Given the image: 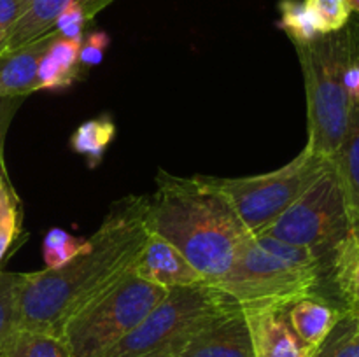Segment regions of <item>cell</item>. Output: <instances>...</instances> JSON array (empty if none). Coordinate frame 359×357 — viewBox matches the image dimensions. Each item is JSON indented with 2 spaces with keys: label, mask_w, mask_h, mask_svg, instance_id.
<instances>
[{
  "label": "cell",
  "mask_w": 359,
  "mask_h": 357,
  "mask_svg": "<svg viewBox=\"0 0 359 357\" xmlns=\"http://www.w3.org/2000/svg\"><path fill=\"white\" fill-rule=\"evenodd\" d=\"M146 210V196H128L114 203L90 237V248L84 254L58 270L25 273L20 329L51 332L62 338L70 315L132 272L149 237Z\"/></svg>",
  "instance_id": "obj_1"
},
{
  "label": "cell",
  "mask_w": 359,
  "mask_h": 357,
  "mask_svg": "<svg viewBox=\"0 0 359 357\" xmlns=\"http://www.w3.org/2000/svg\"><path fill=\"white\" fill-rule=\"evenodd\" d=\"M149 233L174 245L212 286L233 266L252 233L210 177H177L160 170L156 192L147 198Z\"/></svg>",
  "instance_id": "obj_2"
},
{
  "label": "cell",
  "mask_w": 359,
  "mask_h": 357,
  "mask_svg": "<svg viewBox=\"0 0 359 357\" xmlns=\"http://www.w3.org/2000/svg\"><path fill=\"white\" fill-rule=\"evenodd\" d=\"M321 258L266 234H251L230 272L212 284L241 308H287L314 294Z\"/></svg>",
  "instance_id": "obj_3"
},
{
  "label": "cell",
  "mask_w": 359,
  "mask_h": 357,
  "mask_svg": "<svg viewBox=\"0 0 359 357\" xmlns=\"http://www.w3.org/2000/svg\"><path fill=\"white\" fill-rule=\"evenodd\" d=\"M307 98V149L333 161L346 136L351 102L344 70L354 52L349 35L328 34L307 46H297Z\"/></svg>",
  "instance_id": "obj_4"
},
{
  "label": "cell",
  "mask_w": 359,
  "mask_h": 357,
  "mask_svg": "<svg viewBox=\"0 0 359 357\" xmlns=\"http://www.w3.org/2000/svg\"><path fill=\"white\" fill-rule=\"evenodd\" d=\"M238 307L209 284L172 287L146 318L100 357H174L217 317Z\"/></svg>",
  "instance_id": "obj_5"
},
{
  "label": "cell",
  "mask_w": 359,
  "mask_h": 357,
  "mask_svg": "<svg viewBox=\"0 0 359 357\" xmlns=\"http://www.w3.org/2000/svg\"><path fill=\"white\" fill-rule=\"evenodd\" d=\"M168 289L128 272L70 315L62 340L70 357H100L135 329Z\"/></svg>",
  "instance_id": "obj_6"
},
{
  "label": "cell",
  "mask_w": 359,
  "mask_h": 357,
  "mask_svg": "<svg viewBox=\"0 0 359 357\" xmlns=\"http://www.w3.org/2000/svg\"><path fill=\"white\" fill-rule=\"evenodd\" d=\"M332 164L333 161L316 156L305 147L293 161L269 174L237 178L210 177V182L230 202L249 233L258 234Z\"/></svg>",
  "instance_id": "obj_7"
},
{
  "label": "cell",
  "mask_w": 359,
  "mask_h": 357,
  "mask_svg": "<svg viewBox=\"0 0 359 357\" xmlns=\"http://www.w3.org/2000/svg\"><path fill=\"white\" fill-rule=\"evenodd\" d=\"M351 230L346 198L335 167H330L262 233L305 247L323 258Z\"/></svg>",
  "instance_id": "obj_8"
},
{
  "label": "cell",
  "mask_w": 359,
  "mask_h": 357,
  "mask_svg": "<svg viewBox=\"0 0 359 357\" xmlns=\"http://www.w3.org/2000/svg\"><path fill=\"white\" fill-rule=\"evenodd\" d=\"M174 357H255L251 331L241 307L196 332Z\"/></svg>",
  "instance_id": "obj_9"
},
{
  "label": "cell",
  "mask_w": 359,
  "mask_h": 357,
  "mask_svg": "<svg viewBox=\"0 0 359 357\" xmlns=\"http://www.w3.org/2000/svg\"><path fill=\"white\" fill-rule=\"evenodd\" d=\"M244 315L255 357H314L318 352L293 331L287 321V308H248Z\"/></svg>",
  "instance_id": "obj_10"
},
{
  "label": "cell",
  "mask_w": 359,
  "mask_h": 357,
  "mask_svg": "<svg viewBox=\"0 0 359 357\" xmlns=\"http://www.w3.org/2000/svg\"><path fill=\"white\" fill-rule=\"evenodd\" d=\"M132 273L165 289L205 284L198 270L193 268L174 245L154 233L147 237Z\"/></svg>",
  "instance_id": "obj_11"
},
{
  "label": "cell",
  "mask_w": 359,
  "mask_h": 357,
  "mask_svg": "<svg viewBox=\"0 0 359 357\" xmlns=\"http://www.w3.org/2000/svg\"><path fill=\"white\" fill-rule=\"evenodd\" d=\"M114 2L116 0H30V6L23 16L13 27L7 28L4 52L23 48L55 31L56 18L69 7H81L91 21L98 13Z\"/></svg>",
  "instance_id": "obj_12"
},
{
  "label": "cell",
  "mask_w": 359,
  "mask_h": 357,
  "mask_svg": "<svg viewBox=\"0 0 359 357\" xmlns=\"http://www.w3.org/2000/svg\"><path fill=\"white\" fill-rule=\"evenodd\" d=\"M58 31L0 55V98H27L37 86V69Z\"/></svg>",
  "instance_id": "obj_13"
},
{
  "label": "cell",
  "mask_w": 359,
  "mask_h": 357,
  "mask_svg": "<svg viewBox=\"0 0 359 357\" xmlns=\"http://www.w3.org/2000/svg\"><path fill=\"white\" fill-rule=\"evenodd\" d=\"M344 312L346 310H339L323 298L311 294L287 307V321L305 345L318 350L344 317Z\"/></svg>",
  "instance_id": "obj_14"
},
{
  "label": "cell",
  "mask_w": 359,
  "mask_h": 357,
  "mask_svg": "<svg viewBox=\"0 0 359 357\" xmlns=\"http://www.w3.org/2000/svg\"><path fill=\"white\" fill-rule=\"evenodd\" d=\"M333 167L342 186L351 227L359 230V102H353L349 126Z\"/></svg>",
  "instance_id": "obj_15"
},
{
  "label": "cell",
  "mask_w": 359,
  "mask_h": 357,
  "mask_svg": "<svg viewBox=\"0 0 359 357\" xmlns=\"http://www.w3.org/2000/svg\"><path fill=\"white\" fill-rule=\"evenodd\" d=\"M79 48L81 42L56 35L39 63L35 91H60L72 86L81 74Z\"/></svg>",
  "instance_id": "obj_16"
},
{
  "label": "cell",
  "mask_w": 359,
  "mask_h": 357,
  "mask_svg": "<svg viewBox=\"0 0 359 357\" xmlns=\"http://www.w3.org/2000/svg\"><path fill=\"white\" fill-rule=\"evenodd\" d=\"M330 254L337 290L347 308L359 307V230L351 227Z\"/></svg>",
  "instance_id": "obj_17"
},
{
  "label": "cell",
  "mask_w": 359,
  "mask_h": 357,
  "mask_svg": "<svg viewBox=\"0 0 359 357\" xmlns=\"http://www.w3.org/2000/svg\"><path fill=\"white\" fill-rule=\"evenodd\" d=\"M116 136V125L109 114L81 122L70 136V147L88 161V167L97 168L104 160L109 146Z\"/></svg>",
  "instance_id": "obj_18"
},
{
  "label": "cell",
  "mask_w": 359,
  "mask_h": 357,
  "mask_svg": "<svg viewBox=\"0 0 359 357\" xmlns=\"http://www.w3.org/2000/svg\"><path fill=\"white\" fill-rule=\"evenodd\" d=\"M0 357H70V352L60 336L18 329L0 346Z\"/></svg>",
  "instance_id": "obj_19"
},
{
  "label": "cell",
  "mask_w": 359,
  "mask_h": 357,
  "mask_svg": "<svg viewBox=\"0 0 359 357\" xmlns=\"http://www.w3.org/2000/svg\"><path fill=\"white\" fill-rule=\"evenodd\" d=\"M279 10V28L286 31L294 48L312 44L325 35L305 0H280Z\"/></svg>",
  "instance_id": "obj_20"
},
{
  "label": "cell",
  "mask_w": 359,
  "mask_h": 357,
  "mask_svg": "<svg viewBox=\"0 0 359 357\" xmlns=\"http://www.w3.org/2000/svg\"><path fill=\"white\" fill-rule=\"evenodd\" d=\"M90 248V238H77L62 227H51L42 240L46 268L58 270Z\"/></svg>",
  "instance_id": "obj_21"
},
{
  "label": "cell",
  "mask_w": 359,
  "mask_h": 357,
  "mask_svg": "<svg viewBox=\"0 0 359 357\" xmlns=\"http://www.w3.org/2000/svg\"><path fill=\"white\" fill-rule=\"evenodd\" d=\"M25 273L0 272V346L20 329V298Z\"/></svg>",
  "instance_id": "obj_22"
},
{
  "label": "cell",
  "mask_w": 359,
  "mask_h": 357,
  "mask_svg": "<svg viewBox=\"0 0 359 357\" xmlns=\"http://www.w3.org/2000/svg\"><path fill=\"white\" fill-rule=\"evenodd\" d=\"M314 357H359V332L349 312H344V317L323 342Z\"/></svg>",
  "instance_id": "obj_23"
},
{
  "label": "cell",
  "mask_w": 359,
  "mask_h": 357,
  "mask_svg": "<svg viewBox=\"0 0 359 357\" xmlns=\"http://www.w3.org/2000/svg\"><path fill=\"white\" fill-rule=\"evenodd\" d=\"M20 234V206L9 181L0 182V262Z\"/></svg>",
  "instance_id": "obj_24"
},
{
  "label": "cell",
  "mask_w": 359,
  "mask_h": 357,
  "mask_svg": "<svg viewBox=\"0 0 359 357\" xmlns=\"http://www.w3.org/2000/svg\"><path fill=\"white\" fill-rule=\"evenodd\" d=\"M305 4L316 16L325 35L342 31L353 13L349 0H305Z\"/></svg>",
  "instance_id": "obj_25"
},
{
  "label": "cell",
  "mask_w": 359,
  "mask_h": 357,
  "mask_svg": "<svg viewBox=\"0 0 359 357\" xmlns=\"http://www.w3.org/2000/svg\"><path fill=\"white\" fill-rule=\"evenodd\" d=\"M111 44V37L105 31L97 30L88 34L83 38L79 48V66L81 69H91L98 66L104 62L105 51Z\"/></svg>",
  "instance_id": "obj_26"
},
{
  "label": "cell",
  "mask_w": 359,
  "mask_h": 357,
  "mask_svg": "<svg viewBox=\"0 0 359 357\" xmlns=\"http://www.w3.org/2000/svg\"><path fill=\"white\" fill-rule=\"evenodd\" d=\"M88 16L81 7H69V9L63 10L55 21V30L58 31L60 37L70 38V41L83 42L84 38V27L88 23Z\"/></svg>",
  "instance_id": "obj_27"
},
{
  "label": "cell",
  "mask_w": 359,
  "mask_h": 357,
  "mask_svg": "<svg viewBox=\"0 0 359 357\" xmlns=\"http://www.w3.org/2000/svg\"><path fill=\"white\" fill-rule=\"evenodd\" d=\"M25 98H0V172L7 175L6 167H4V140H6L7 130H9L11 121L14 114L23 104Z\"/></svg>",
  "instance_id": "obj_28"
},
{
  "label": "cell",
  "mask_w": 359,
  "mask_h": 357,
  "mask_svg": "<svg viewBox=\"0 0 359 357\" xmlns=\"http://www.w3.org/2000/svg\"><path fill=\"white\" fill-rule=\"evenodd\" d=\"M30 6V0H0V28H9L20 20Z\"/></svg>",
  "instance_id": "obj_29"
},
{
  "label": "cell",
  "mask_w": 359,
  "mask_h": 357,
  "mask_svg": "<svg viewBox=\"0 0 359 357\" xmlns=\"http://www.w3.org/2000/svg\"><path fill=\"white\" fill-rule=\"evenodd\" d=\"M344 86L351 102H359V56L354 52L344 70Z\"/></svg>",
  "instance_id": "obj_30"
},
{
  "label": "cell",
  "mask_w": 359,
  "mask_h": 357,
  "mask_svg": "<svg viewBox=\"0 0 359 357\" xmlns=\"http://www.w3.org/2000/svg\"><path fill=\"white\" fill-rule=\"evenodd\" d=\"M346 310L349 312L351 315H353L354 324H356V331L359 332V307H356V308H346Z\"/></svg>",
  "instance_id": "obj_31"
},
{
  "label": "cell",
  "mask_w": 359,
  "mask_h": 357,
  "mask_svg": "<svg viewBox=\"0 0 359 357\" xmlns=\"http://www.w3.org/2000/svg\"><path fill=\"white\" fill-rule=\"evenodd\" d=\"M349 6H351V9L356 10V13L359 14V0H349Z\"/></svg>",
  "instance_id": "obj_32"
},
{
  "label": "cell",
  "mask_w": 359,
  "mask_h": 357,
  "mask_svg": "<svg viewBox=\"0 0 359 357\" xmlns=\"http://www.w3.org/2000/svg\"><path fill=\"white\" fill-rule=\"evenodd\" d=\"M6 178H7V175H6V174H2V172H0V182L6 181ZM7 181H9V178H7Z\"/></svg>",
  "instance_id": "obj_33"
}]
</instances>
